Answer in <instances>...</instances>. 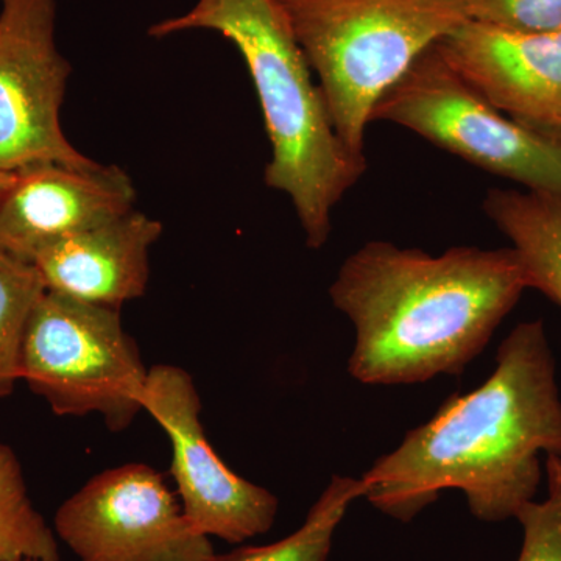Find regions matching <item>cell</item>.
<instances>
[{
	"label": "cell",
	"mask_w": 561,
	"mask_h": 561,
	"mask_svg": "<svg viewBox=\"0 0 561 561\" xmlns=\"http://www.w3.org/2000/svg\"><path fill=\"white\" fill-rule=\"evenodd\" d=\"M541 454L561 457V398L545 323L531 320L504 339L479 389L449 397L373 463L364 500L409 523L442 491L459 490L476 518L505 522L535 500Z\"/></svg>",
	"instance_id": "6da1fadb"
},
{
	"label": "cell",
	"mask_w": 561,
	"mask_h": 561,
	"mask_svg": "<svg viewBox=\"0 0 561 561\" xmlns=\"http://www.w3.org/2000/svg\"><path fill=\"white\" fill-rule=\"evenodd\" d=\"M527 289L512 247L432 256L371 241L343 262L330 297L356 330L350 375L367 386H409L461 375Z\"/></svg>",
	"instance_id": "7a4b0ae2"
},
{
	"label": "cell",
	"mask_w": 561,
	"mask_h": 561,
	"mask_svg": "<svg viewBox=\"0 0 561 561\" xmlns=\"http://www.w3.org/2000/svg\"><path fill=\"white\" fill-rule=\"evenodd\" d=\"M214 32L239 50L264 116L272 158L265 184L290 198L309 249L331 234L335 206L367 172V157L346 149L289 21L276 0H197L179 16L154 22L150 38Z\"/></svg>",
	"instance_id": "3957f363"
},
{
	"label": "cell",
	"mask_w": 561,
	"mask_h": 561,
	"mask_svg": "<svg viewBox=\"0 0 561 561\" xmlns=\"http://www.w3.org/2000/svg\"><path fill=\"white\" fill-rule=\"evenodd\" d=\"M346 149L365 157L376 103L413 61L460 27L465 0H276Z\"/></svg>",
	"instance_id": "277c9868"
},
{
	"label": "cell",
	"mask_w": 561,
	"mask_h": 561,
	"mask_svg": "<svg viewBox=\"0 0 561 561\" xmlns=\"http://www.w3.org/2000/svg\"><path fill=\"white\" fill-rule=\"evenodd\" d=\"M149 370L121 309L46 290L22 346L21 379L60 416L98 413L113 432L144 412Z\"/></svg>",
	"instance_id": "5b68a950"
},
{
	"label": "cell",
	"mask_w": 561,
	"mask_h": 561,
	"mask_svg": "<svg viewBox=\"0 0 561 561\" xmlns=\"http://www.w3.org/2000/svg\"><path fill=\"white\" fill-rule=\"evenodd\" d=\"M401 125L482 171L526 191L561 195V136L505 116L443 58L421 54L376 103L371 122Z\"/></svg>",
	"instance_id": "8992f818"
},
{
	"label": "cell",
	"mask_w": 561,
	"mask_h": 561,
	"mask_svg": "<svg viewBox=\"0 0 561 561\" xmlns=\"http://www.w3.org/2000/svg\"><path fill=\"white\" fill-rule=\"evenodd\" d=\"M54 526L81 561H208L216 553L162 474L144 463L94 476L62 502Z\"/></svg>",
	"instance_id": "52a82bcc"
},
{
	"label": "cell",
	"mask_w": 561,
	"mask_h": 561,
	"mask_svg": "<svg viewBox=\"0 0 561 561\" xmlns=\"http://www.w3.org/2000/svg\"><path fill=\"white\" fill-rule=\"evenodd\" d=\"M57 0H0V171L57 162L90 169L66 138L61 105L70 76L58 50Z\"/></svg>",
	"instance_id": "ba28073f"
},
{
	"label": "cell",
	"mask_w": 561,
	"mask_h": 561,
	"mask_svg": "<svg viewBox=\"0 0 561 561\" xmlns=\"http://www.w3.org/2000/svg\"><path fill=\"white\" fill-rule=\"evenodd\" d=\"M144 412L168 434L181 507L202 534L238 545L272 529L278 497L231 471L214 451L203 430L201 394L190 373L175 365L151 367Z\"/></svg>",
	"instance_id": "9c48e42d"
},
{
	"label": "cell",
	"mask_w": 561,
	"mask_h": 561,
	"mask_svg": "<svg viewBox=\"0 0 561 561\" xmlns=\"http://www.w3.org/2000/svg\"><path fill=\"white\" fill-rule=\"evenodd\" d=\"M437 49L505 116L561 136V31H515L468 20Z\"/></svg>",
	"instance_id": "30bf717a"
},
{
	"label": "cell",
	"mask_w": 561,
	"mask_h": 561,
	"mask_svg": "<svg viewBox=\"0 0 561 561\" xmlns=\"http://www.w3.org/2000/svg\"><path fill=\"white\" fill-rule=\"evenodd\" d=\"M135 202L130 176L116 165L21 169L0 198V249L31 262L50 243L131 213Z\"/></svg>",
	"instance_id": "8fae6325"
},
{
	"label": "cell",
	"mask_w": 561,
	"mask_h": 561,
	"mask_svg": "<svg viewBox=\"0 0 561 561\" xmlns=\"http://www.w3.org/2000/svg\"><path fill=\"white\" fill-rule=\"evenodd\" d=\"M161 234L160 220L133 209L44 247L31 264L39 272L46 290L121 309L146 294L150 249Z\"/></svg>",
	"instance_id": "7c38bea8"
},
{
	"label": "cell",
	"mask_w": 561,
	"mask_h": 561,
	"mask_svg": "<svg viewBox=\"0 0 561 561\" xmlns=\"http://www.w3.org/2000/svg\"><path fill=\"white\" fill-rule=\"evenodd\" d=\"M483 210L512 242L529 289L561 308V195L491 190Z\"/></svg>",
	"instance_id": "4fadbf2b"
},
{
	"label": "cell",
	"mask_w": 561,
	"mask_h": 561,
	"mask_svg": "<svg viewBox=\"0 0 561 561\" xmlns=\"http://www.w3.org/2000/svg\"><path fill=\"white\" fill-rule=\"evenodd\" d=\"M364 497L360 479L332 476L331 482L312 505L305 523L289 537L265 546H249L208 561H328L332 538L350 505Z\"/></svg>",
	"instance_id": "5bb4252c"
},
{
	"label": "cell",
	"mask_w": 561,
	"mask_h": 561,
	"mask_svg": "<svg viewBox=\"0 0 561 561\" xmlns=\"http://www.w3.org/2000/svg\"><path fill=\"white\" fill-rule=\"evenodd\" d=\"M61 561L55 531L28 496L16 454L0 443V561Z\"/></svg>",
	"instance_id": "9a60e30c"
},
{
	"label": "cell",
	"mask_w": 561,
	"mask_h": 561,
	"mask_svg": "<svg viewBox=\"0 0 561 561\" xmlns=\"http://www.w3.org/2000/svg\"><path fill=\"white\" fill-rule=\"evenodd\" d=\"M44 291L35 265L0 249V398L21 381L25 332Z\"/></svg>",
	"instance_id": "2e32d148"
},
{
	"label": "cell",
	"mask_w": 561,
	"mask_h": 561,
	"mask_svg": "<svg viewBox=\"0 0 561 561\" xmlns=\"http://www.w3.org/2000/svg\"><path fill=\"white\" fill-rule=\"evenodd\" d=\"M548 496L530 501L515 518L523 527L518 561H561V457L546 456Z\"/></svg>",
	"instance_id": "e0dca14e"
},
{
	"label": "cell",
	"mask_w": 561,
	"mask_h": 561,
	"mask_svg": "<svg viewBox=\"0 0 561 561\" xmlns=\"http://www.w3.org/2000/svg\"><path fill=\"white\" fill-rule=\"evenodd\" d=\"M472 21L526 32L561 31V0H465Z\"/></svg>",
	"instance_id": "ac0fdd59"
},
{
	"label": "cell",
	"mask_w": 561,
	"mask_h": 561,
	"mask_svg": "<svg viewBox=\"0 0 561 561\" xmlns=\"http://www.w3.org/2000/svg\"><path fill=\"white\" fill-rule=\"evenodd\" d=\"M13 180L14 173L0 171V198H2V195L9 190Z\"/></svg>",
	"instance_id": "d6986e66"
},
{
	"label": "cell",
	"mask_w": 561,
	"mask_h": 561,
	"mask_svg": "<svg viewBox=\"0 0 561 561\" xmlns=\"http://www.w3.org/2000/svg\"><path fill=\"white\" fill-rule=\"evenodd\" d=\"M16 561H41V560L24 559V560H16Z\"/></svg>",
	"instance_id": "ffe728a7"
}]
</instances>
